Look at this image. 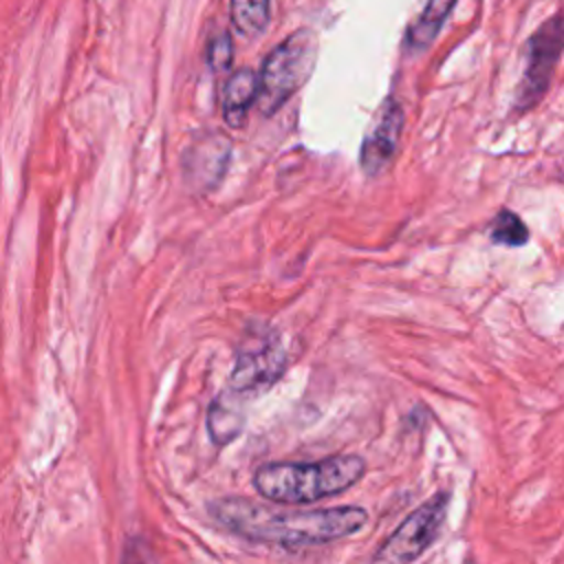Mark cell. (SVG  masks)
<instances>
[{"label":"cell","instance_id":"cell-1","mask_svg":"<svg viewBox=\"0 0 564 564\" xmlns=\"http://www.w3.org/2000/svg\"><path fill=\"white\" fill-rule=\"evenodd\" d=\"M209 516L247 540L284 546L341 540L368 522V513L361 507L282 511L249 498H218L209 502Z\"/></svg>","mask_w":564,"mask_h":564},{"label":"cell","instance_id":"cell-2","mask_svg":"<svg viewBox=\"0 0 564 564\" xmlns=\"http://www.w3.org/2000/svg\"><path fill=\"white\" fill-rule=\"evenodd\" d=\"M366 471L361 456L341 454L317 463H269L253 474L260 496L282 505H304L352 487Z\"/></svg>","mask_w":564,"mask_h":564},{"label":"cell","instance_id":"cell-3","mask_svg":"<svg viewBox=\"0 0 564 564\" xmlns=\"http://www.w3.org/2000/svg\"><path fill=\"white\" fill-rule=\"evenodd\" d=\"M315 57L317 37L308 29L291 33L282 44H278L264 59L258 77V110L267 117L275 115L289 101V97L304 86L313 73Z\"/></svg>","mask_w":564,"mask_h":564},{"label":"cell","instance_id":"cell-4","mask_svg":"<svg viewBox=\"0 0 564 564\" xmlns=\"http://www.w3.org/2000/svg\"><path fill=\"white\" fill-rule=\"evenodd\" d=\"M286 352L273 330L249 333L236 352L229 377L234 399H249L269 390L284 372Z\"/></svg>","mask_w":564,"mask_h":564},{"label":"cell","instance_id":"cell-5","mask_svg":"<svg viewBox=\"0 0 564 564\" xmlns=\"http://www.w3.org/2000/svg\"><path fill=\"white\" fill-rule=\"evenodd\" d=\"M449 496L436 491L430 500L416 507L381 544L372 564H410L414 562L441 533Z\"/></svg>","mask_w":564,"mask_h":564},{"label":"cell","instance_id":"cell-6","mask_svg":"<svg viewBox=\"0 0 564 564\" xmlns=\"http://www.w3.org/2000/svg\"><path fill=\"white\" fill-rule=\"evenodd\" d=\"M564 51V15L549 18L527 42V62L516 90V112L533 108L551 84V75Z\"/></svg>","mask_w":564,"mask_h":564},{"label":"cell","instance_id":"cell-7","mask_svg":"<svg viewBox=\"0 0 564 564\" xmlns=\"http://www.w3.org/2000/svg\"><path fill=\"white\" fill-rule=\"evenodd\" d=\"M231 156V143L225 134L203 132L192 139L183 152V176L192 189H214L227 170Z\"/></svg>","mask_w":564,"mask_h":564},{"label":"cell","instance_id":"cell-8","mask_svg":"<svg viewBox=\"0 0 564 564\" xmlns=\"http://www.w3.org/2000/svg\"><path fill=\"white\" fill-rule=\"evenodd\" d=\"M403 130V110L399 101L386 99L377 123L366 134L359 152V163L366 176H379L392 163Z\"/></svg>","mask_w":564,"mask_h":564},{"label":"cell","instance_id":"cell-9","mask_svg":"<svg viewBox=\"0 0 564 564\" xmlns=\"http://www.w3.org/2000/svg\"><path fill=\"white\" fill-rule=\"evenodd\" d=\"M258 99V77L251 68L236 70L223 90V119L229 128H242L251 104Z\"/></svg>","mask_w":564,"mask_h":564},{"label":"cell","instance_id":"cell-10","mask_svg":"<svg viewBox=\"0 0 564 564\" xmlns=\"http://www.w3.org/2000/svg\"><path fill=\"white\" fill-rule=\"evenodd\" d=\"M245 414L240 410L238 399L218 397L207 412V432L214 445H227L242 432Z\"/></svg>","mask_w":564,"mask_h":564},{"label":"cell","instance_id":"cell-11","mask_svg":"<svg viewBox=\"0 0 564 564\" xmlns=\"http://www.w3.org/2000/svg\"><path fill=\"white\" fill-rule=\"evenodd\" d=\"M456 0H427L423 13L414 20V24L408 31L405 44L412 51H423L427 48L434 37L438 35L443 22L447 20V15L452 13Z\"/></svg>","mask_w":564,"mask_h":564},{"label":"cell","instance_id":"cell-12","mask_svg":"<svg viewBox=\"0 0 564 564\" xmlns=\"http://www.w3.org/2000/svg\"><path fill=\"white\" fill-rule=\"evenodd\" d=\"M269 0H231L229 18L238 33L253 37L269 24Z\"/></svg>","mask_w":564,"mask_h":564},{"label":"cell","instance_id":"cell-13","mask_svg":"<svg viewBox=\"0 0 564 564\" xmlns=\"http://www.w3.org/2000/svg\"><path fill=\"white\" fill-rule=\"evenodd\" d=\"M489 240L505 247H522L529 242V229L511 209H500L489 227Z\"/></svg>","mask_w":564,"mask_h":564},{"label":"cell","instance_id":"cell-14","mask_svg":"<svg viewBox=\"0 0 564 564\" xmlns=\"http://www.w3.org/2000/svg\"><path fill=\"white\" fill-rule=\"evenodd\" d=\"M231 37L227 33H218L207 46V62L214 70H225L231 64Z\"/></svg>","mask_w":564,"mask_h":564},{"label":"cell","instance_id":"cell-15","mask_svg":"<svg viewBox=\"0 0 564 564\" xmlns=\"http://www.w3.org/2000/svg\"><path fill=\"white\" fill-rule=\"evenodd\" d=\"M121 564H159V562L141 540H130L123 549Z\"/></svg>","mask_w":564,"mask_h":564}]
</instances>
